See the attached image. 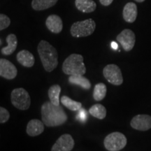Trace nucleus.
<instances>
[{
  "mask_svg": "<svg viewBox=\"0 0 151 151\" xmlns=\"http://www.w3.org/2000/svg\"><path fill=\"white\" fill-rule=\"evenodd\" d=\"M41 119L45 125L52 127L65 124L68 116L61 106H56L51 101H46L41 106Z\"/></svg>",
  "mask_w": 151,
  "mask_h": 151,
  "instance_id": "obj_1",
  "label": "nucleus"
},
{
  "mask_svg": "<svg viewBox=\"0 0 151 151\" xmlns=\"http://www.w3.org/2000/svg\"><path fill=\"white\" fill-rule=\"evenodd\" d=\"M39 55L43 68L51 72L58 65V52L55 47L45 40H41L37 47Z\"/></svg>",
  "mask_w": 151,
  "mask_h": 151,
  "instance_id": "obj_2",
  "label": "nucleus"
},
{
  "mask_svg": "<svg viewBox=\"0 0 151 151\" xmlns=\"http://www.w3.org/2000/svg\"><path fill=\"white\" fill-rule=\"evenodd\" d=\"M62 71L69 76L84 75L86 73V67L83 57L78 54L70 55L62 64Z\"/></svg>",
  "mask_w": 151,
  "mask_h": 151,
  "instance_id": "obj_3",
  "label": "nucleus"
},
{
  "mask_svg": "<svg viewBox=\"0 0 151 151\" xmlns=\"http://www.w3.org/2000/svg\"><path fill=\"white\" fill-rule=\"evenodd\" d=\"M96 28V23L91 18L76 22L71 25V35L73 37H86L91 35Z\"/></svg>",
  "mask_w": 151,
  "mask_h": 151,
  "instance_id": "obj_4",
  "label": "nucleus"
},
{
  "mask_svg": "<svg viewBox=\"0 0 151 151\" xmlns=\"http://www.w3.org/2000/svg\"><path fill=\"white\" fill-rule=\"evenodd\" d=\"M127 138L123 134L118 132H112L105 137L104 145L109 151H120L126 146Z\"/></svg>",
  "mask_w": 151,
  "mask_h": 151,
  "instance_id": "obj_5",
  "label": "nucleus"
},
{
  "mask_svg": "<svg viewBox=\"0 0 151 151\" xmlns=\"http://www.w3.org/2000/svg\"><path fill=\"white\" fill-rule=\"evenodd\" d=\"M11 101L16 108L20 110H27L31 105V98L27 90L16 88L11 92Z\"/></svg>",
  "mask_w": 151,
  "mask_h": 151,
  "instance_id": "obj_6",
  "label": "nucleus"
},
{
  "mask_svg": "<svg viewBox=\"0 0 151 151\" xmlns=\"http://www.w3.org/2000/svg\"><path fill=\"white\" fill-rule=\"evenodd\" d=\"M103 74L107 81L114 86H120L123 83L121 70L114 64L106 66L103 69Z\"/></svg>",
  "mask_w": 151,
  "mask_h": 151,
  "instance_id": "obj_7",
  "label": "nucleus"
},
{
  "mask_svg": "<svg viewBox=\"0 0 151 151\" xmlns=\"http://www.w3.org/2000/svg\"><path fill=\"white\" fill-rule=\"evenodd\" d=\"M116 40L120 43L125 51L129 52L133 49L136 42L134 33L131 29H125L117 36Z\"/></svg>",
  "mask_w": 151,
  "mask_h": 151,
  "instance_id": "obj_8",
  "label": "nucleus"
},
{
  "mask_svg": "<svg viewBox=\"0 0 151 151\" xmlns=\"http://www.w3.org/2000/svg\"><path fill=\"white\" fill-rule=\"evenodd\" d=\"M75 145L73 137L69 134L60 136L52 146L51 151H71Z\"/></svg>",
  "mask_w": 151,
  "mask_h": 151,
  "instance_id": "obj_9",
  "label": "nucleus"
},
{
  "mask_svg": "<svg viewBox=\"0 0 151 151\" xmlns=\"http://www.w3.org/2000/svg\"><path fill=\"white\" fill-rule=\"evenodd\" d=\"M17 74L18 69L12 62L4 58L0 59V76L7 80H13Z\"/></svg>",
  "mask_w": 151,
  "mask_h": 151,
  "instance_id": "obj_10",
  "label": "nucleus"
},
{
  "mask_svg": "<svg viewBox=\"0 0 151 151\" xmlns=\"http://www.w3.org/2000/svg\"><path fill=\"white\" fill-rule=\"evenodd\" d=\"M130 125L139 131H147L151 129V116L146 114L137 115L132 119Z\"/></svg>",
  "mask_w": 151,
  "mask_h": 151,
  "instance_id": "obj_11",
  "label": "nucleus"
},
{
  "mask_svg": "<svg viewBox=\"0 0 151 151\" xmlns=\"http://www.w3.org/2000/svg\"><path fill=\"white\" fill-rule=\"evenodd\" d=\"M46 25L49 31L54 34H59L63 29V22L58 15H50L46 20Z\"/></svg>",
  "mask_w": 151,
  "mask_h": 151,
  "instance_id": "obj_12",
  "label": "nucleus"
},
{
  "mask_svg": "<svg viewBox=\"0 0 151 151\" xmlns=\"http://www.w3.org/2000/svg\"><path fill=\"white\" fill-rule=\"evenodd\" d=\"M44 123L38 119H32L27 123L26 132L30 137H37L44 131Z\"/></svg>",
  "mask_w": 151,
  "mask_h": 151,
  "instance_id": "obj_13",
  "label": "nucleus"
},
{
  "mask_svg": "<svg viewBox=\"0 0 151 151\" xmlns=\"http://www.w3.org/2000/svg\"><path fill=\"white\" fill-rule=\"evenodd\" d=\"M16 59L17 61L24 67H32L35 63V56L27 50H22L18 52Z\"/></svg>",
  "mask_w": 151,
  "mask_h": 151,
  "instance_id": "obj_14",
  "label": "nucleus"
},
{
  "mask_svg": "<svg viewBox=\"0 0 151 151\" xmlns=\"http://www.w3.org/2000/svg\"><path fill=\"white\" fill-rule=\"evenodd\" d=\"M137 6L133 2H128L124 6L122 16L124 20L129 23H132L136 20L137 17Z\"/></svg>",
  "mask_w": 151,
  "mask_h": 151,
  "instance_id": "obj_15",
  "label": "nucleus"
},
{
  "mask_svg": "<svg viewBox=\"0 0 151 151\" xmlns=\"http://www.w3.org/2000/svg\"><path fill=\"white\" fill-rule=\"evenodd\" d=\"M6 42L8 45L1 49V52L4 55H10L16 50L18 46V39L14 34H10L7 36Z\"/></svg>",
  "mask_w": 151,
  "mask_h": 151,
  "instance_id": "obj_16",
  "label": "nucleus"
},
{
  "mask_svg": "<svg viewBox=\"0 0 151 151\" xmlns=\"http://www.w3.org/2000/svg\"><path fill=\"white\" fill-rule=\"evenodd\" d=\"M75 5L78 11L87 14L93 12L97 8L93 0H75Z\"/></svg>",
  "mask_w": 151,
  "mask_h": 151,
  "instance_id": "obj_17",
  "label": "nucleus"
},
{
  "mask_svg": "<svg viewBox=\"0 0 151 151\" xmlns=\"http://www.w3.org/2000/svg\"><path fill=\"white\" fill-rule=\"evenodd\" d=\"M68 80L69 83L80 86L85 90H90L91 88V83L83 75L70 76Z\"/></svg>",
  "mask_w": 151,
  "mask_h": 151,
  "instance_id": "obj_18",
  "label": "nucleus"
},
{
  "mask_svg": "<svg viewBox=\"0 0 151 151\" xmlns=\"http://www.w3.org/2000/svg\"><path fill=\"white\" fill-rule=\"evenodd\" d=\"M58 0H32V7L35 11H43L51 8L56 4Z\"/></svg>",
  "mask_w": 151,
  "mask_h": 151,
  "instance_id": "obj_19",
  "label": "nucleus"
},
{
  "mask_svg": "<svg viewBox=\"0 0 151 151\" xmlns=\"http://www.w3.org/2000/svg\"><path fill=\"white\" fill-rule=\"evenodd\" d=\"M89 113L94 118L99 119V120H103L106 116V109L103 105L100 104H96L90 107Z\"/></svg>",
  "mask_w": 151,
  "mask_h": 151,
  "instance_id": "obj_20",
  "label": "nucleus"
},
{
  "mask_svg": "<svg viewBox=\"0 0 151 151\" xmlns=\"http://www.w3.org/2000/svg\"><path fill=\"white\" fill-rule=\"evenodd\" d=\"M61 92V88L59 85H53L49 88L48 94L50 101L56 106L60 105V94Z\"/></svg>",
  "mask_w": 151,
  "mask_h": 151,
  "instance_id": "obj_21",
  "label": "nucleus"
},
{
  "mask_svg": "<svg viewBox=\"0 0 151 151\" xmlns=\"http://www.w3.org/2000/svg\"><path fill=\"white\" fill-rule=\"evenodd\" d=\"M60 101H61V103L63 104V106H65L66 108H67L71 111H76L80 110L82 108V104L81 102L73 101V100L70 99V98L66 95L62 96L61 99H60Z\"/></svg>",
  "mask_w": 151,
  "mask_h": 151,
  "instance_id": "obj_22",
  "label": "nucleus"
},
{
  "mask_svg": "<svg viewBox=\"0 0 151 151\" xmlns=\"http://www.w3.org/2000/svg\"><path fill=\"white\" fill-rule=\"evenodd\" d=\"M106 92L107 88L104 83H100L96 84L94 88L93 94H92L94 99L97 101H101V100L105 98Z\"/></svg>",
  "mask_w": 151,
  "mask_h": 151,
  "instance_id": "obj_23",
  "label": "nucleus"
},
{
  "mask_svg": "<svg viewBox=\"0 0 151 151\" xmlns=\"http://www.w3.org/2000/svg\"><path fill=\"white\" fill-rule=\"evenodd\" d=\"M10 24L11 20L8 16L3 14H0V30L1 31L6 29L10 25Z\"/></svg>",
  "mask_w": 151,
  "mask_h": 151,
  "instance_id": "obj_24",
  "label": "nucleus"
},
{
  "mask_svg": "<svg viewBox=\"0 0 151 151\" xmlns=\"http://www.w3.org/2000/svg\"><path fill=\"white\" fill-rule=\"evenodd\" d=\"M10 118V113L4 107H0V122L1 124L5 123Z\"/></svg>",
  "mask_w": 151,
  "mask_h": 151,
  "instance_id": "obj_25",
  "label": "nucleus"
},
{
  "mask_svg": "<svg viewBox=\"0 0 151 151\" xmlns=\"http://www.w3.org/2000/svg\"><path fill=\"white\" fill-rule=\"evenodd\" d=\"M113 0H99V2L101 3V5L105 6H108L111 3L113 2Z\"/></svg>",
  "mask_w": 151,
  "mask_h": 151,
  "instance_id": "obj_26",
  "label": "nucleus"
},
{
  "mask_svg": "<svg viewBox=\"0 0 151 151\" xmlns=\"http://www.w3.org/2000/svg\"><path fill=\"white\" fill-rule=\"evenodd\" d=\"M79 116H80L81 120H86V111H85L84 110H81L80 112H79Z\"/></svg>",
  "mask_w": 151,
  "mask_h": 151,
  "instance_id": "obj_27",
  "label": "nucleus"
},
{
  "mask_svg": "<svg viewBox=\"0 0 151 151\" xmlns=\"http://www.w3.org/2000/svg\"><path fill=\"white\" fill-rule=\"evenodd\" d=\"M111 46H112V48L113 49L118 48V45H117V43H115V42H112V43H111Z\"/></svg>",
  "mask_w": 151,
  "mask_h": 151,
  "instance_id": "obj_28",
  "label": "nucleus"
},
{
  "mask_svg": "<svg viewBox=\"0 0 151 151\" xmlns=\"http://www.w3.org/2000/svg\"><path fill=\"white\" fill-rule=\"evenodd\" d=\"M134 1H137V2H139V3H141V2H143V1H145V0H134Z\"/></svg>",
  "mask_w": 151,
  "mask_h": 151,
  "instance_id": "obj_29",
  "label": "nucleus"
}]
</instances>
